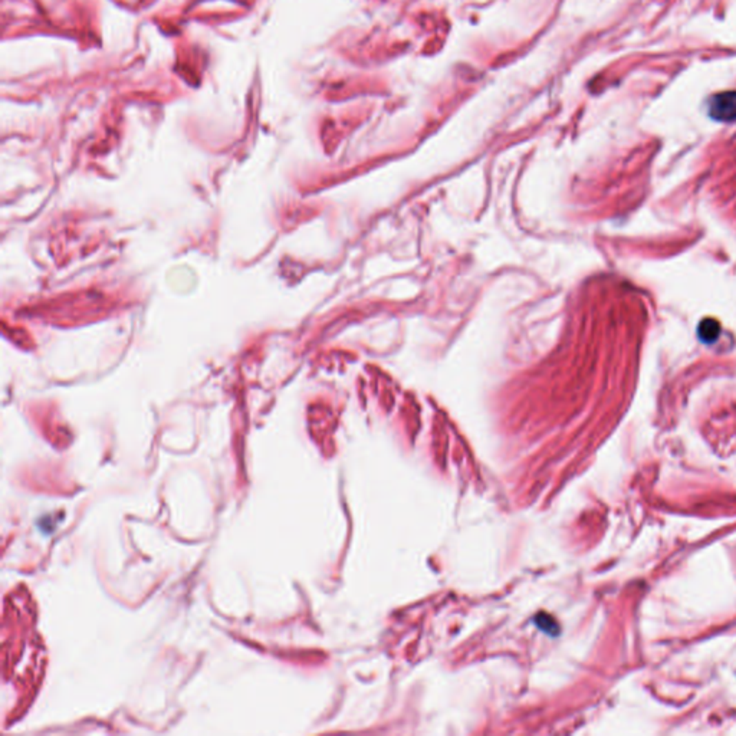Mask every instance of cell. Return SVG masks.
<instances>
[{
    "mask_svg": "<svg viewBox=\"0 0 736 736\" xmlns=\"http://www.w3.org/2000/svg\"><path fill=\"white\" fill-rule=\"evenodd\" d=\"M709 115L716 121H736V91L719 92L711 96L708 103Z\"/></svg>",
    "mask_w": 736,
    "mask_h": 736,
    "instance_id": "obj_1",
    "label": "cell"
},
{
    "mask_svg": "<svg viewBox=\"0 0 736 736\" xmlns=\"http://www.w3.org/2000/svg\"><path fill=\"white\" fill-rule=\"evenodd\" d=\"M719 332H721V325H719V323L716 320H712V318H706V320H704L700 323V327H699V337L704 340L705 343H712L717 338Z\"/></svg>",
    "mask_w": 736,
    "mask_h": 736,
    "instance_id": "obj_2",
    "label": "cell"
}]
</instances>
